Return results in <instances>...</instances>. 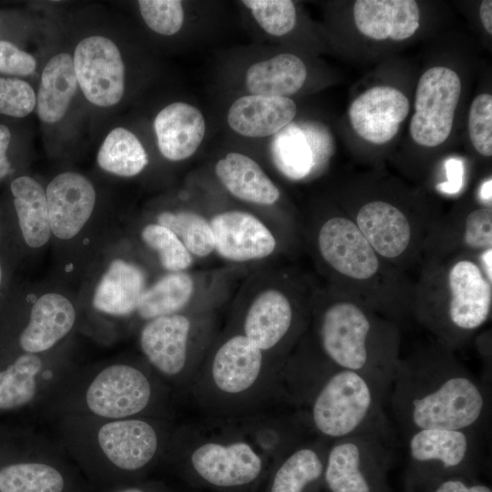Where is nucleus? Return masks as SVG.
<instances>
[{"label": "nucleus", "instance_id": "423d86ee", "mask_svg": "<svg viewBox=\"0 0 492 492\" xmlns=\"http://www.w3.org/2000/svg\"><path fill=\"white\" fill-rule=\"evenodd\" d=\"M485 436L466 429H421L405 436V486L450 477L479 478Z\"/></svg>", "mask_w": 492, "mask_h": 492}, {"label": "nucleus", "instance_id": "20e7f679", "mask_svg": "<svg viewBox=\"0 0 492 492\" xmlns=\"http://www.w3.org/2000/svg\"><path fill=\"white\" fill-rule=\"evenodd\" d=\"M315 242L333 289L360 300L400 328L413 319L415 280L386 262L346 213L321 222Z\"/></svg>", "mask_w": 492, "mask_h": 492}, {"label": "nucleus", "instance_id": "49530a36", "mask_svg": "<svg viewBox=\"0 0 492 492\" xmlns=\"http://www.w3.org/2000/svg\"><path fill=\"white\" fill-rule=\"evenodd\" d=\"M478 261L487 278L492 282V248L478 253Z\"/></svg>", "mask_w": 492, "mask_h": 492}, {"label": "nucleus", "instance_id": "9b49d317", "mask_svg": "<svg viewBox=\"0 0 492 492\" xmlns=\"http://www.w3.org/2000/svg\"><path fill=\"white\" fill-rule=\"evenodd\" d=\"M152 386L138 368L113 364L98 372L85 392L90 413L106 420L133 417L149 405Z\"/></svg>", "mask_w": 492, "mask_h": 492}, {"label": "nucleus", "instance_id": "2eb2a0df", "mask_svg": "<svg viewBox=\"0 0 492 492\" xmlns=\"http://www.w3.org/2000/svg\"><path fill=\"white\" fill-rule=\"evenodd\" d=\"M409 113V101L399 89L390 86L373 87L350 105L348 115L355 133L363 139L382 145L399 131Z\"/></svg>", "mask_w": 492, "mask_h": 492}, {"label": "nucleus", "instance_id": "a878e982", "mask_svg": "<svg viewBox=\"0 0 492 492\" xmlns=\"http://www.w3.org/2000/svg\"><path fill=\"white\" fill-rule=\"evenodd\" d=\"M78 87L72 56L61 52L43 67L36 94V114L46 124L60 121L67 114Z\"/></svg>", "mask_w": 492, "mask_h": 492}, {"label": "nucleus", "instance_id": "37998d69", "mask_svg": "<svg viewBox=\"0 0 492 492\" xmlns=\"http://www.w3.org/2000/svg\"><path fill=\"white\" fill-rule=\"evenodd\" d=\"M447 180L437 185V189L446 194L457 193L463 181V164L456 158H450L445 163Z\"/></svg>", "mask_w": 492, "mask_h": 492}, {"label": "nucleus", "instance_id": "f257e3e1", "mask_svg": "<svg viewBox=\"0 0 492 492\" xmlns=\"http://www.w3.org/2000/svg\"><path fill=\"white\" fill-rule=\"evenodd\" d=\"M404 436L421 429H466L487 434L491 395L456 358L432 342L400 358L388 404Z\"/></svg>", "mask_w": 492, "mask_h": 492}, {"label": "nucleus", "instance_id": "1a4fd4ad", "mask_svg": "<svg viewBox=\"0 0 492 492\" xmlns=\"http://www.w3.org/2000/svg\"><path fill=\"white\" fill-rule=\"evenodd\" d=\"M460 94V78L448 67H434L421 76L409 127L416 144L434 148L447 139Z\"/></svg>", "mask_w": 492, "mask_h": 492}, {"label": "nucleus", "instance_id": "09e8293b", "mask_svg": "<svg viewBox=\"0 0 492 492\" xmlns=\"http://www.w3.org/2000/svg\"><path fill=\"white\" fill-rule=\"evenodd\" d=\"M116 492H167L157 485H134L122 487Z\"/></svg>", "mask_w": 492, "mask_h": 492}, {"label": "nucleus", "instance_id": "a19ab883", "mask_svg": "<svg viewBox=\"0 0 492 492\" xmlns=\"http://www.w3.org/2000/svg\"><path fill=\"white\" fill-rule=\"evenodd\" d=\"M36 68L35 56L14 42L0 39V74L7 77H27Z\"/></svg>", "mask_w": 492, "mask_h": 492}, {"label": "nucleus", "instance_id": "4be33fe9", "mask_svg": "<svg viewBox=\"0 0 492 492\" xmlns=\"http://www.w3.org/2000/svg\"><path fill=\"white\" fill-rule=\"evenodd\" d=\"M354 19L357 29L369 38L401 41L419 28L420 11L413 0H358Z\"/></svg>", "mask_w": 492, "mask_h": 492}, {"label": "nucleus", "instance_id": "58836bf2", "mask_svg": "<svg viewBox=\"0 0 492 492\" xmlns=\"http://www.w3.org/2000/svg\"><path fill=\"white\" fill-rule=\"evenodd\" d=\"M36 94L26 80L14 77H0V115L23 118L36 108Z\"/></svg>", "mask_w": 492, "mask_h": 492}, {"label": "nucleus", "instance_id": "aec40b11", "mask_svg": "<svg viewBox=\"0 0 492 492\" xmlns=\"http://www.w3.org/2000/svg\"><path fill=\"white\" fill-rule=\"evenodd\" d=\"M329 443L319 437L286 453L267 476L263 492H320Z\"/></svg>", "mask_w": 492, "mask_h": 492}, {"label": "nucleus", "instance_id": "c03bdc74", "mask_svg": "<svg viewBox=\"0 0 492 492\" xmlns=\"http://www.w3.org/2000/svg\"><path fill=\"white\" fill-rule=\"evenodd\" d=\"M12 142V132L8 126L0 123V181L12 171L8 151Z\"/></svg>", "mask_w": 492, "mask_h": 492}, {"label": "nucleus", "instance_id": "c756f323", "mask_svg": "<svg viewBox=\"0 0 492 492\" xmlns=\"http://www.w3.org/2000/svg\"><path fill=\"white\" fill-rule=\"evenodd\" d=\"M41 354H16L0 361V413L25 407L39 392Z\"/></svg>", "mask_w": 492, "mask_h": 492}, {"label": "nucleus", "instance_id": "f704fd0d", "mask_svg": "<svg viewBox=\"0 0 492 492\" xmlns=\"http://www.w3.org/2000/svg\"><path fill=\"white\" fill-rule=\"evenodd\" d=\"M157 223L174 232L190 253L205 257L215 248L210 222L200 214L189 211H163L157 216Z\"/></svg>", "mask_w": 492, "mask_h": 492}, {"label": "nucleus", "instance_id": "0eeeda50", "mask_svg": "<svg viewBox=\"0 0 492 492\" xmlns=\"http://www.w3.org/2000/svg\"><path fill=\"white\" fill-rule=\"evenodd\" d=\"M395 436L359 434L331 441L327 447L323 492H391Z\"/></svg>", "mask_w": 492, "mask_h": 492}, {"label": "nucleus", "instance_id": "393cba45", "mask_svg": "<svg viewBox=\"0 0 492 492\" xmlns=\"http://www.w3.org/2000/svg\"><path fill=\"white\" fill-rule=\"evenodd\" d=\"M295 319L291 299L279 290H266L249 307L243 334L265 352L273 349L292 333Z\"/></svg>", "mask_w": 492, "mask_h": 492}, {"label": "nucleus", "instance_id": "c9c22d12", "mask_svg": "<svg viewBox=\"0 0 492 492\" xmlns=\"http://www.w3.org/2000/svg\"><path fill=\"white\" fill-rule=\"evenodd\" d=\"M141 239L157 251L161 266L170 272H182L192 263L191 255L184 244L165 226L159 223L146 225L141 231Z\"/></svg>", "mask_w": 492, "mask_h": 492}, {"label": "nucleus", "instance_id": "f03ea898", "mask_svg": "<svg viewBox=\"0 0 492 492\" xmlns=\"http://www.w3.org/2000/svg\"><path fill=\"white\" fill-rule=\"evenodd\" d=\"M492 282L478 254L457 253L420 266L414 284L413 319L445 347L468 343L489 321Z\"/></svg>", "mask_w": 492, "mask_h": 492}, {"label": "nucleus", "instance_id": "bb28decb", "mask_svg": "<svg viewBox=\"0 0 492 492\" xmlns=\"http://www.w3.org/2000/svg\"><path fill=\"white\" fill-rule=\"evenodd\" d=\"M215 172L236 198L260 205H272L280 190L257 162L241 153L231 152L220 159Z\"/></svg>", "mask_w": 492, "mask_h": 492}, {"label": "nucleus", "instance_id": "2f4dec72", "mask_svg": "<svg viewBox=\"0 0 492 492\" xmlns=\"http://www.w3.org/2000/svg\"><path fill=\"white\" fill-rule=\"evenodd\" d=\"M97 162L104 171L119 176L134 177L148 165V154L130 130L118 127L113 128L100 145Z\"/></svg>", "mask_w": 492, "mask_h": 492}, {"label": "nucleus", "instance_id": "dca6fc26", "mask_svg": "<svg viewBox=\"0 0 492 492\" xmlns=\"http://www.w3.org/2000/svg\"><path fill=\"white\" fill-rule=\"evenodd\" d=\"M214 250L223 258L245 261L269 256L276 248L271 231L255 216L240 210L215 215L210 222Z\"/></svg>", "mask_w": 492, "mask_h": 492}, {"label": "nucleus", "instance_id": "7c9ffc66", "mask_svg": "<svg viewBox=\"0 0 492 492\" xmlns=\"http://www.w3.org/2000/svg\"><path fill=\"white\" fill-rule=\"evenodd\" d=\"M65 477L56 466L36 460L0 462V492H63Z\"/></svg>", "mask_w": 492, "mask_h": 492}, {"label": "nucleus", "instance_id": "a211bd4d", "mask_svg": "<svg viewBox=\"0 0 492 492\" xmlns=\"http://www.w3.org/2000/svg\"><path fill=\"white\" fill-rule=\"evenodd\" d=\"M190 326L187 316L175 313L149 320L142 327L140 348L162 374L174 377L184 370Z\"/></svg>", "mask_w": 492, "mask_h": 492}, {"label": "nucleus", "instance_id": "72a5a7b5", "mask_svg": "<svg viewBox=\"0 0 492 492\" xmlns=\"http://www.w3.org/2000/svg\"><path fill=\"white\" fill-rule=\"evenodd\" d=\"M193 290V280L188 273L170 272L146 288L137 313L148 321L178 313L190 302Z\"/></svg>", "mask_w": 492, "mask_h": 492}, {"label": "nucleus", "instance_id": "c85d7f7f", "mask_svg": "<svg viewBox=\"0 0 492 492\" xmlns=\"http://www.w3.org/2000/svg\"><path fill=\"white\" fill-rule=\"evenodd\" d=\"M306 77L302 60L284 53L251 66L245 83L251 95L289 97L302 88Z\"/></svg>", "mask_w": 492, "mask_h": 492}, {"label": "nucleus", "instance_id": "412c9836", "mask_svg": "<svg viewBox=\"0 0 492 492\" xmlns=\"http://www.w3.org/2000/svg\"><path fill=\"white\" fill-rule=\"evenodd\" d=\"M161 155L171 161L191 157L204 138L206 125L202 113L194 106L174 102L163 108L153 123Z\"/></svg>", "mask_w": 492, "mask_h": 492}, {"label": "nucleus", "instance_id": "cd10ccee", "mask_svg": "<svg viewBox=\"0 0 492 492\" xmlns=\"http://www.w3.org/2000/svg\"><path fill=\"white\" fill-rule=\"evenodd\" d=\"M10 190L24 241L33 249L43 247L52 236L46 190L34 178L22 175L11 181Z\"/></svg>", "mask_w": 492, "mask_h": 492}, {"label": "nucleus", "instance_id": "ddd939ff", "mask_svg": "<svg viewBox=\"0 0 492 492\" xmlns=\"http://www.w3.org/2000/svg\"><path fill=\"white\" fill-rule=\"evenodd\" d=\"M97 443L111 466L123 473L135 474L152 462L159 439L150 423L129 417L107 420L97 429Z\"/></svg>", "mask_w": 492, "mask_h": 492}, {"label": "nucleus", "instance_id": "39448f33", "mask_svg": "<svg viewBox=\"0 0 492 492\" xmlns=\"http://www.w3.org/2000/svg\"><path fill=\"white\" fill-rule=\"evenodd\" d=\"M316 315L319 352L333 365L388 384L400 361L401 328L364 302L333 288Z\"/></svg>", "mask_w": 492, "mask_h": 492}, {"label": "nucleus", "instance_id": "de8ad7c7", "mask_svg": "<svg viewBox=\"0 0 492 492\" xmlns=\"http://www.w3.org/2000/svg\"><path fill=\"white\" fill-rule=\"evenodd\" d=\"M492 179L491 178L487 179L482 182L478 190V199L479 202L486 206L492 207Z\"/></svg>", "mask_w": 492, "mask_h": 492}, {"label": "nucleus", "instance_id": "f8f14e48", "mask_svg": "<svg viewBox=\"0 0 492 492\" xmlns=\"http://www.w3.org/2000/svg\"><path fill=\"white\" fill-rule=\"evenodd\" d=\"M489 248L492 207L480 204L461 213L437 217L426 236L421 265L457 253L478 254Z\"/></svg>", "mask_w": 492, "mask_h": 492}, {"label": "nucleus", "instance_id": "4c0bfd02", "mask_svg": "<svg viewBox=\"0 0 492 492\" xmlns=\"http://www.w3.org/2000/svg\"><path fill=\"white\" fill-rule=\"evenodd\" d=\"M140 15L147 26L162 36L179 32L184 21V11L177 0H139Z\"/></svg>", "mask_w": 492, "mask_h": 492}, {"label": "nucleus", "instance_id": "5701e85b", "mask_svg": "<svg viewBox=\"0 0 492 492\" xmlns=\"http://www.w3.org/2000/svg\"><path fill=\"white\" fill-rule=\"evenodd\" d=\"M146 288V276L140 267L124 259H114L95 287L92 306L108 316H128L137 312Z\"/></svg>", "mask_w": 492, "mask_h": 492}, {"label": "nucleus", "instance_id": "b1692460", "mask_svg": "<svg viewBox=\"0 0 492 492\" xmlns=\"http://www.w3.org/2000/svg\"><path fill=\"white\" fill-rule=\"evenodd\" d=\"M297 107L290 97L248 95L236 99L228 111L229 126L249 138L276 134L291 124Z\"/></svg>", "mask_w": 492, "mask_h": 492}, {"label": "nucleus", "instance_id": "ea45409f", "mask_svg": "<svg viewBox=\"0 0 492 492\" xmlns=\"http://www.w3.org/2000/svg\"><path fill=\"white\" fill-rule=\"evenodd\" d=\"M468 132L475 149L484 157L492 156V96H477L470 106Z\"/></svg>", "mask_w": 492, "mask_h": 492}, {"label": "nucleus", "instance_id": "e433bc0d", "mask_svg": "<svg viewBox=\"0 0 492 492\" xmlns=\"http://www.w3.org/2000/svg\"><path fill=\"white\" fill-rule=\"evenodd\" d=\"M261 28L275 36L286 35L296 22L293 2L289 0H244Z\"/></svg>", "mask_w": 492, "mask_h": 492}, {"label": "nucleus", "instance_id": "9d476101", "mask_svg": "<svg viewBox=\"0 0 492 492\" xmlns=\"http://www.w3.org/2000/svg\"><path fill=\"white\" fill-rule=\"evenodd\" d=\"M72 58L78 87L90 104L110 108L120 102L126 69L113 40L101 35L88 36L77 44Z\"/></svg>", "mask_w": 492, "mask_h": 492}, {"label": "nucleus", "instance_id": "4468645a", "mask_svg": "<svg viewBox=\"0 0 492 492\" xmlns=\"http://www.w3.org/2000/svg\"><path fill=\"white\" fill-rule=\"evenodd\" d=\"M52 236L69 241L77 236L94 212L97 192L84 175L65 171L55 176L46 188Z\"/></svg>", "mask_w": 492, "mask_h": 492}, {"label": "nucleus", "instance_id": "8fccbe9b", "mask_svg": "<svg viewBox=\"0 0 492 492\" xmlns=\"http://www.w3.org/2000/svg\"><path fill=\"white\" fill-rule=\"evenodd\" d=\"M1 282H2V269H1V265H0V285H1Z\"/></svg>", "mask_w": 492, "mask_h": 492}, {"label": "nucleus", "instance_id": "f3484780", "mask_svg": "<svg viewBox=\"0 0 492 492\" xmlns=\"http://www.w3.org/2000/svg\"><path fill=\"white\" fill-rule=\"evenodd\" d=\"M77 321L74 303L66 295L46 292L34 302L17 337L19 353L42 354L62 341Z\"/></svg>", "mask_w": 492, "mask_h": 492}, {"label": "nucleus", "instance_id": "6e6552de", "mask_svg": "<svg viewBox=\"0 0 492 492\" xmlns=\"http://www.w3.org/2000/svg\"><path fill=\"white\" fill-rule=\"evenodd\" d=\"M186 470L193 485L221 492L246 491L265 478L262 457L244 441L201 444L191 452Z\"/></svg>", "mask_w": 492, "mask_h": 492}, {"label": "nucleus", "instance_id": "7ed1b4c3", "mask_svg": "<svg viewBox=\"0 0 492 492\" xmlns=\"http://www.w3.org/2000/svg\"><path fill=\"white\" fill-rule=\"evenodd\" d=\"M320 354L290 376L294 397L307 405V425L329 442L368 433L395 436L384 411L391 385L337 367Z\"/></svg>", "mask_w": 492, "mask_h": 492}, {"label": "nucleus", "instance_id": "6ab92c4d", "mask_svg": "<svg viewBox=\"0 0 492 492\" xmlns=\"http://www.w3.org/2000/svg\"><path fill=\"white\" fill-rule=\"evenodd\" d=\"M263 352L244 334H236L217 350L211 364V380L226 395L246 393L260 379Z\"/></svg>", "mask_w": 492, "mask_h": 492}, {"label": "nucleus", "instance_id": "79ce46f5", "mask_svg": "<svg viewBox=\"0 0 492 492\" xmlns=\"http://www.w3.org/2000/svg\"><path fill=\"white\" fill-rule=\"evenodd\" d=\"M405 492H492V489L479 478L450 477L405 486Z\"/></svg>", "mask_w": 492, "mask_h": 492}, {"label": "nucleus", "instance_id": "3c124183", "mask_svg": "<svg viewBox=\"0 0 492 492\" xmlns=\"http://www.w3.org/2000/svg\"><path fill=\"white\" fill-rule=\"evenodd\" d=\"M0 27H1V17H0Z\"/></svg>", "mask_w": 492, "mask_h": 492}, {"label": "nucleus", "instance_id": "473e14b6", "mask_svg": "<svg viewBox=\"0 0 492 492\" xmlns=\"http://www.w3.org/2000/svg\"><path fill=\"white\" fill-rule=\"evenodd\" d=\"M271 152L278 170L292 180L302 179L320 168L303 129L294 124L276 133Z\"/></svg>", "mask_w": 492, "mask_h": 492}, {"label": "nucleus", "instance_id": "a18cd8bd", "mask_svg": "<svg viewBox=\"0 0 492 492\" xmlns=\"http://www.w3.org/2000/svg\"><path fill=\"white\" fill-rule=\"evenodd\" d=\"M480 19L485 30L492 34V1L484 0L480 5L479 9Z\"/></svg>", "mask_w": 492, "mask_h": 492}]
</instances>
